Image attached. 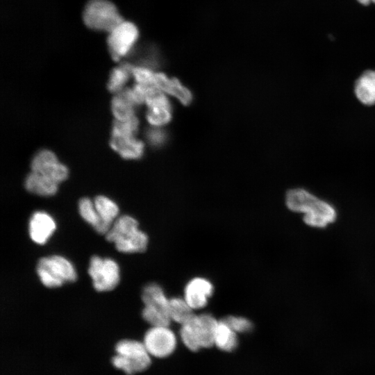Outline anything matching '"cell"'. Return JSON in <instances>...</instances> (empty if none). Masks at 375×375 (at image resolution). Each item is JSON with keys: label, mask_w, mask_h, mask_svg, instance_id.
<instances>
[{"label": "cell", "mask_w": 375, "mask_h": 375, "mask_svg": "<svg viewBox=\"0 0 375 375\" xmlns=\"http://www.w3.org/2000/svg\"><path fill=\"white\" fill-rule=\"evenodd\" d=\"M193 310L183 297H173L169 300L168 312L170 319L181 325L194 315Z\"/></svg>", "instance_id": "20"}, {"label": "cell", "mask_w": 375, "mask_h": 375, "mask_svg": "<svg viewBox=\"0 0 375 375\" xmlns=\"http://www.w3.org/2000/svg\"><path fill=\"white\" fill-rule=\"evenodd\" d=\"M217 323L210 314L194 315L181 325L180 337L183 343L192 351L213 346Z\"/></svg>", "instance_id": "3"}, {"label": "cell", "mask_w": 375, "mask_h": 375, "mask_svg": "<svg viewBox=\"0 0 375 375\" xmlns=\"http://www.w3.org/2000/svg\"><path fill=\"white\" fill-rule=\"evenodd\" d=\"M56 228L55 220L46 212H35L30 219L28 224L29 235L31 239L36 244H45Z\"/></svg>", "instance_id": "11"}, {"label": "cell", "mask_w": 375, "mask_h": 375, "mask_svg": "<svg viewBox=\"0 0 375 375\" xmlns=\"http://www.w3.org/2000/svg\"><path fill=\"white\" fill-rule=\"evenodd\" d=\"M172 107L156 106L148 108L146 118L153 126L160 127L169 123L172 119Z\"/></svg>", "instance_id": "25"}, {"label": "cell", "mask_w": 375, "mask_h": 375, "mask_svg": "<svg viewBox=\"0 0 375 375\" xmlns=\"http://www.w3.org/2000/svg\"><path fill=\"white\" fill-rule=\"evenodd\" d=\"M58 163L57 156L53 151L43 149L34 156L31 167L32 172L41 173L48 177Z\"/></svg>", "instance_id": "19"}, {"label": "cell", "mask_w": 375, "mask_h": 375, "mask_svg": "<svg viewBox=\"0 0 375 375\" xmlns=\"http://www.w3.org/2000/svg\"><path fill=\"white\" fill-rule=\"evenodd\" d=\"M110 145L121 157L128 160L140 158L144 150V143L135 136H111Z\"/></svg>", "instance_id": "12"}, {"label": "cell", "mask_w": 375, "mask_h": 375, "mask_svg": "<svg viewBox=\"0 0 375 375\" xmlns=\"http://www.w3.org/2000/svg\"><path fill=\"white\" fill-rule=\"evenodd\" d=\"M78 211L81 217L94 229L100 234H105L106 231L102 224L101 220L95 208L94 203L87 197L81 199L78 201Z\"/></svg>", "instance_id": "21"}, {"label": "cell", "mask_w": 375, "mask_h": 375, "mask_svg": "<svg viewBox=\"0 0 375 375\" xmlns=\"http://www.w3.org/2000/svg\"><path fill=\"white\" fill-rule=\"evenodd\" d=\"M355 94L358 99L365 105L375 104V71L365 72L356 81Z\"/></svg>", "instance_id": "16"}, {"label": "cell", "mask_w": 375, "mask_h": 375, "mask_svg": "<svg viewBox=\"0 0 375 375\" xmlns=\"http://www.w3.org/2000/svg\"><path fill=\"white\" fill-rule=\"evenodd\" d=\"M142 342L150 356L161 358L175 350L176 337L167 326H151L145 333Z\"/></svg>", "instance_id": "8"}, {"label": "cell", "mask_w": 375, "mask_h": 375, "mask_svg": "<svg viewBox=\"0 0 375 375\" xmlns=\"http://www.w3.org/2000/svg\"><path fill=\"white\" fill-rule=\"evenodd\" d=\"M285 204L291 211L303 214L304 223L312 228H326L337 219L332 205L302 188L288 190Z\"/></svg>", "instance_id": "1"}, {"label": "cell", "mask_w": 375, "mask_h": 375, "mask_svg": "<svg viewBox=\"0 0 375 375\" xmlns=\"http://www.w3.org/2000/svg\"><path fill=\"white\" fill-rule=\"evenodd\" d=\"M212 283L203 277L192 278L184 289V299L193 310L205 307L213 292Z\"/></svg>", "instance_id": "10"}, {"label": "cell", "mask_w": 375, "mask_h": 375, "mask_svg": "<svg viewBox=\"0 0 375 375\" xmlns=\"http://www.w3.org/2000/svg\"><path fill=\"white\" fill-rule=\"evenodd\" d=\"M138 38V30L132 22L124 21L108 33L107 44L112 58L117 61L126 56Z\"/></svg>", "instance_id": "9"}, {"label": "cell", "mask_w": 375, "mask_h": 375, "mask_svg": "<svg viewBox=\"0 0 375 375\" xmlns=\"http://www.w3.org/2000/svg\"><path fill=\"white\" fill-rule=\"evenodd\" d=\"M88 274L94 289L98 292L113 290L120 279L117 263L112 258H103L98 256H93L90 258Z\"/></svg>", "instance_id": "7"}, {"label": "cell", "mask_w": 375, "mask_h": 375, "mask_svg": "<svg viewBox=\"0 0 375 375\" xmlns=\"http://www.w3.org/2000/svg\"><path fill=\"white\" fill-rule=\"evenodd\" d=\"M154 86L164 93L172 95L183 105H189L192 101V94L189 89L178 80L169 79L162 74H156Z\"/></svg>", "instance_id": "13"}, {"label": "cell", "mask_w": 375, "mask_h": 375, "mask_svg": "<svg viewBox=\"0 0 375 375\" xmlns=\"http://www.w3.org/2000/svg\"><path fill=\"white\" fill-rule=\"evenodd\" d=\"M146 138L151 146L154 147H160L166 143L167 133L160 127L153 126L147 130Z\"/></svg>", "instance_id": "28"}, {"label": "cell", "mask_w": 375, "mask_h": 375, "mask_svg": "<svg viewBox=\"0 0 375 375\" xmlns=\"http://www.w3.org/2000/svg\"><path fill=\"white\" fill-rule=\"evenodd\" d=\"M132 75L137 83L146 86H154L156 74H153L151 70L143 67H133Z\"/></svg>", "instance_id": "29"}, {"label": "cell", "mask_w": 375, "mask_h": 375, "mask_svg": "<svg viewBox=\"0 0 375 375\" xmlns=\"http://www.w3.org/2000/svg\"><path fill=\"white\" fill-rule=\"evenodd\" d=\"M142 316L151 326H169L172 322L168 309L156 306L144 305Z\"/></svg>", "instance_id": "24"}, {"label": "cell", "mask_w": 375, "mask_h": 375, "mask_svg": "<svg viewBox=\"0 0 375 375\" xmlns=\"http://www.w3.org/2000/svg\"><path fill=\"white\" fill-rule=\"evenodd\" d=\"M58 184L47 176L35 172H31L24 181L25 188L31 193L50 197L58 191Z\"/></svg>", "instance_id": "15"}, {"label": "cell", "mask_w": 375, "mask_h": 375, "mask_svg": "<svg viewBox=\"0 0 375 375\" xmlns=\"http://www.w3.org/2000/svg\"><path fill=\"white\" fill-rule=\"evenodd\" d=\"M132 65L125 63L112 70L107 85L110 92L118 93L124 89V86L132 74Z\"/></svg>", "instance_id": "23"}, {"label": "cell", "mask_w": 375, "mask_h": 375, "mask_svg": "<svg viewBox=\"0 0 375 375\" xmlns=\"http://www.w3.org/2000/svg\"><path fill=\"white\" fill-rule=\"evenodd\" d=\"M237 334L223 319L218 321L215 331L214 345L222 351H233L238 344Z\"/></svg>", "instance_id": "18"}, {"label": "cell", "mask_w": 375, "mask_h": 375, "mask_svg": "<svg viewBox=\"0 0 375 375\" xmlns=\"http://www.w3.org/2000/svg\"><path fill=\"white\" fill-rule=\"evenodd\" d=\"M83 20L88 28L108 33L124 21L115 4L108 0H89L83 10Z\"/></svg>", "instance_id": "6"}, {"label": "cell", "mask_w": 375, "mask_h": 375, "mask_svg": "<svg viewBox=\"0 0 375 375\" xmlns=\"http://www.w3.org/2000/svg\"><path fill=\"white\" fill-rule=\"evenodd\" d=\"M360 3L363 5H368L371 3H375V0H358Z\"/></svg>", "instance_id": "30"}, {"label": "cell", "mask_w": 375, "mask_h": 375, "mask_svg": "<svg viewBox=\"0 0 375 375\" xmlns=\"http://www.w3.org/2000/svg\"><path fill=\"white\" fill-rule=\"evenodd\" d=\"M36 272L42 283L50 288L60 287L66 282H74L77 278L72 263L59 255L41 258Z\"/></svg>", "instance_id": "5"}, {"label": "cell", "mask_w": 375, "mask_h": 375, "mask_svg": "<svg viewBox=\"0 0 375 375\" xmlns=\"http://www.w3.org/2000/svg\"><path fill=\"white\" fill-rule=\"evenodd\" d=\"M138 127L139 119L136 116L124 122L115 120L112 124L111 136H135Z\"/></svg>", "instance_id": "26"}, {"label": "cell", "mask_w": 375, "mask_h": 375, "mask_svg": "<svg viewBox=\"0 0 375 375\" xmlns=\"http://www.w3.org/2000/svg\"><path fill=\"white\" fill-rule=\"evenodd\" d=\"M106 238L115 244L117 251L126 253L144 252L149 240L147 234L139 229L138 221L129 215L118 217Z\"/></svg>", "instance_id": "2"}, {"label": "cell", "mask_w": 375, "mask_h": 375, "mask_svg": "<svg viewBox=\"0 0 375 375\" xmlns=\"http://www.w3.org/2000/svg\"><path fill=\"white\" fill-rule=\"evenodd\" d=\"M142 300L144 305L156 306L168 309L169 300L162 288L156 283L144 286L142 292Z\"/></svg>", "instance_id": "22"}, {"label": "cell", "mask_w": 375, "mask_h": 375, "mask_svg": "<svg viewBox=\"0 0 375 375\" xmlns=\"http://www.w3.org/2000/svg\"><path fill=\"white\" fill-rule=\"evenodd\" d=\"M116 355L112 363L126 375H133L147 369L151 364V356L143 342L122 340L115 345Z\"/></svg>", "instance_id": "4"}, {"label": "cell", "mask_w": 375, "mask_h": 375, "mask_svg": "<svg viewBox=\"0 0 375 375\" xmlns=\"http://www.w3.org/2000/svg\"><path fill=\"white\" fill-rule=\"evenodd\" d=\"M223 320L237 333H248L253 328L252 323L243 317L228 316Z\"/></svg>", "instance_id": "27"}, {"label": "cell", "mask_w": 375, "mask_h": 375, "mask_svg": "<svg viewBox=\"0 0 375 375\" xmlns=\"http://www.w3.org/2000/svg\"><path fill=\"white\" fill-rule=\"evenodd\" d=\"M94 203L107 233L113 222L118 217L119 211L118 206L112 199L103 195L96 197Z\"/></svg>", "instance_id": "17"}, {"label": "cell", "mask_w": 375, "mask_h": 375, "mask_svg": "<svg viewBox=\"0 0 375 375\" xmlns=\"http://www.w3.org/2000/svg\"><path fill=\"white\" fill-rule=\"evenodd\" d=\"M136 106L131 88L123 89L116 93L111 101L112 112L116 120L120 122L128 120L135 116Z\"/></svg>", "instance_id": "14"}]
</instances>
